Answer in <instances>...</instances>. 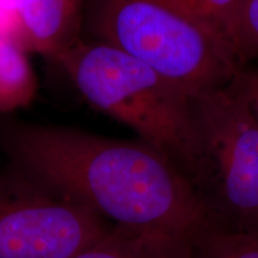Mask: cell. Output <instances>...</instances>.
Wrapping results in <instances>:
<instances>
[{"instance_id": "obj_2", "label": "cell", "mask_w": 258, "mask_h": 258, "mask_svg": "<svg viewBox=\"0 0 258 258\" xmlns=\"http://www.w3.org/2000/svg\"><path fill=\"white\" fill-rule=\"evenodd\" d=\"M56 62L93 109L133 129L186 175L199 139L194 101L177 84L101 40L82 38Z\"/></svg>"}, {"instance_id": "obj_11", "label": "cell", "mask_w": 258, "mask_h": 258, "mask_svg": "<svg viewBox=\"0 0 258 258\" xmlns=\"http://www.w3.org/2000/svg\"><path fill=\"white\" fill-rule=\"evenodd\" d=\"M239 56L243 63L258 56V0H241Z\"/></svg>"}, {"instance_id": "obj_5", "label": "cell", "mask_w": 258, "mask_h": 258, "mask_svg": "<svg viewBox=\"0 0 258 258\" xmlns=\"http://www.w3.org/2000/svg\"><path fill=\"white\" fill-rule=\"evenodd\" d=\"M111 226L18 167L0 172V258H72Z\"/></svg>"}, {"instance_id": "obj_1", "label": "cell", "mask_w": 258, "mask_h": 258, "mask_svg": "<svg viewBox=\"0 0 258 258\" xmlns=\"http://www.w3.org/2000/svg\"><path fill=\"white\" fill-rule=\"evenodd\" d=\"M0 147L14 166L118 227L195 239L209 227L182 169L143 140L59 125L8 123Z\"/></svg>"}, {"instance_id": "obj_12", "label": "cell", "mask_w": 258, "mask_h": 258, "mask_svg": "<svg viewBox=\"0 0 258 258\" xmlns=\"http://www.w3.org/2000/svg\"><path fill=\"white\" fill-rule=\"evenodd\" d=\"M237 80L258 118V69H243L237 76Z\"/></svg>"}, {"instance_id": "obj_7", "label": "cell", "mask_w": 258, "mask_h": 258, "mask_svg": "<svg viewBox=\"0 0 258 258\" xmlns=\"http://www.w3.org/2000/svg\"><path fill=\"white\" fill-rule=\"evenodd\" d=\"M195 239L112 225L72 258H194Z\"/></svg>"}, {"instance_id": "obj_8", "label": "cell", "mask_w": 258, "mask_h": 258, "mask_svg": "<svg viewBox=\"0 0 258 258\" xmlns=\"http://www.w3.org/2000/svg\"><path fill=\"white\" fill-rule=\"evenodd\" d=\"M28 51L0 28V114L27 108L37 93V78Z\"/></svg>"}, {"instance_id": "obj_3", "label": "cell", "mask_w": 258, "mask_h": 258, "mask_svg": "<svg viewBox=\"0 0 258 258\" xmlns=\"http://www.w3.org/2000/svg\"><path fill=\"white\" fill-rule=\"evenodd\" d=\"M90 16L98 40L147 63L192 101L244 69L225 42L172 0H92Z\"/></svg>"}, {"instance_id": "obj_10", "label": "cell", "mask_w": 258, "mask_h": 258, "mask_svg": "<svg viewBox=\"0 0 258 258\" xmlns=\"http://www.w3.org/2000/svg\"><path fill=\"white\" fill-rule=\"evenodd\" d=\"M194 258H258V233L208 227L194 241Z\"/></svg>"}, {"instance_id": "obj_6", "label": "cell", "mask_w": 258, "mask_h": 258, "mask_svg": "<svg viewBox=\"0 0 258 258\" xmlns=\"http://www.w3.org/2000/svg\"><path fill=\"white\" fill-rule=\"evenodd\" d=\"M86 0H10L8 31L28 53L57 60L82 40Z\"/></svg>"}, {"instance_id": "obj_9", "label": "cell", "mask_w": 258, "mask_h": 258, "mask_svg": "<svg viewBox=\"0 0 258 258\" xmlns=\"http://www.w3.org/2000/svg\"><path fill=\"white\" fill-rule=\"evenodd\" d=\"M180 10L225 42L239 57L241 0H172ZM241 61V60H240ZM244 64V63H243Z\"/></svg>"}, {"instance_id": "obj_4", "label": "cell", "mask_w": 258, "mask_h": 258, "mask_svg": "<svg viewBox=\"0 0 258 258\" xmlns=\"http://www.w3.org/2000/svg\"><path fill=\"white\" fill-rule=\"evenodd\" d=\"M192 110L199 148L186 177L209 228L258 233V118L237 77Z\"/></svg>"}]
</instances>
